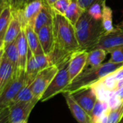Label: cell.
Wrapping results in <instances>:
<instances>
[{"instance_id": "obj_16", "label": "cell", "mask_w": 123, "mask_h": 123, "mask_svg": "<svg viewBox=\"0 0 123 123\" xmlns=\"http://www.w3.org/2000/svg\"><path fill=\"white\" fill-rule=\"evenodd\" d=\"M23 29L22 24L18 16L12 12V20L5 31L4 36V43L7 45L16 41Z\"/></svg>"}, {"instance_id": "obj_32", "label": "cell", "mask_w": 123, "mask_h": 123, "mask_svg": "<svg viewBox=\"0 0 123 123\" xmlns=\"http://www.w3.org/2000/svg\"><path fill=\"white\" fill-rule=\"evenodd\" d=\"M80 7L84 10L85 11L87 10L93 4L96 2H101L104 3L106 2V0H77Z\"/></svg>"}, {"instance_id": "obj_42", "label": "cell", "mask_w": 123, "mask_h": 123, "mask_svg": "<svg viewBox=\"0 0 123 123\" xmlns=\"http://www.w3.org/2000/svg\"><path fill=\"white\" fill-rule=\"evenodd\" d=\"M122 27H123V20H122V23H121V25H120Z\"/></svg>"}, {"instance_id": "obj_3", "label": "cell", "mask_w": 123, "mask_h": 123, "mask_svg": "<svg viewBox=\"0 0 123 123\" xmlns=\"http://www.w3.org/2000/svg\"><path fill=\"white\" fill-rule=\"evenodd\" d=\"M122 65L123 63H114L108 61L107 62L102 63L97 67L86 68L65 88L63 92L73 93L80 89L92 86L103 78L116 71Z\"/></svg>"}, {"instance_id": "obj_36", "label": "cell", "mask_w": 123, "mask_h": 123, "mask_svg": "<svg viewBox=\"0 0 123 123\" xmlns=\"http://www.w3.org/2000/svg\"><path fill=\"white\" fill-rule=\"evenodd\" d=\"M115 92L117 93V94L119 96V98H120V100L123 102V86L119 87Z\"/></svg>"}, {"instance_id": "obj_5", "label": "cell", "mask_w": 123, "mask_h": 123, "mask_svg": "<svg viewBox=\"0 0 123 123\" xmlns=\"http://www.w3.org/2000/svg\"><path fill=\"white\" fill-rule=\"evenodd\" d=\"M27 83L31 84L28 81L25 73H22L14 77L0 94V106L9 107L14 102L20 91Z\"/></svg>"}, {"instance_id": "obj_25", "label": "cell", "mask_w": 123, "mask_h": 123, "mask_svg": "<svg viewBox=\"0 0 123 123\" xmlns=\"http://www.w3.org/2000/svg\"><path fill=\"white\" fill-rule=\"evenodd\" d=\"M34 100L38 101L34 97L33 93V91L31 90V84L27 83L20 91V92L17 95L16 98H15L13 103L20 102V101H21V102H30V101H34Z\"/></svg>"}, {"instance_id": "obj_2", "label": "cell", "mask_w": 123, "mask_h": 123, "mask_svg": "<svg viewBox=\"0 0 123 123\" xmlns=\"http://www.w3.org/2000/svg\"><path fill=\"white\" fill-rule=\"evenodd\" d=\"M75 28L80 50H91L106 33L101 20L94 19L87 10L82 14Z\"/></svg>"}, {"instance_id": "obj_29", "label": "cell", "mask_w": 123, "mask_h": 123, "mask_svg": "<svg viewBox=\"0 0 123 123\" xmlns=\"http://www.w3.org/2000/svg\"><path fill=\"white\" fill-rule=\"evenodd\" d=\"M109 54L111 57L109 61L114 63H123V45L114 49Z\"/></svg>"}, {"instance_id": "obj_19", "label": "cell", "mask_w": 123, "mask_h": 123, "mask_svg": "<svg viewBox=\"0 0 123 123\" xmlns=\"http://www.w3.org/2000/svg\"><path fill=\"white\" fill-rule=\"evenodd\" d=\"M4 56L12 63L13 65L16 75L15 76L20 75L18 73V62H19V56H18V45H17V40L14 42L9 43L7 45H5L4 46ZM25 73V72H24ZM21 74V73H20Z\"/></svg>"}, {"instance_id": "obj_31", "label": "cell", "mask_w": 123, "mask_h": 123, "mask_svg": "<svg viewBox=\"0 0 123 123\" xmlns=\"http://www.w3.org/2000/svg\"><path fill=\"white\" fill-rule=\"evenodd\" d=\"M28 3V0H9V4L12 12H17L23 9Z\"/></svg>"}, {"instance_id": "obj_20", "label": "cell", "mask_w": 123, "mask_h": 123, "mask_svg": "<svg viewBox=\"0 0 123 123\" xmlns=\"http://www.w3.org/2000/svg\"><path fill=\"white\" fill-rule=\"evenodd\" d=\"M107 54L108 52L103 49H93L88 51L86 68H93L99 66L106 59Z\"/></svg>"}, {"instance_id": "obj_10", "label": "cell", "mask_w": 123, "mask_h": 123, "mask_svg": "<svg viewBox=\"0 0 123 123\" xmlns=\"http://www.w3.org/2000/svg\"><path fill=\"white\" fill-rule=\"evenodd\" d=\"M38 101L36 100L30 102H15L9 106L10 123H17L28 120L31 112Z\"/></svg>"}, {"instance_id": "obj_41", "label": "cell", "mask_w": 123, "mask_h": 123, "mask_svg": "<svg viewBox=\"0 0 123 123\" xmlns=\"http://www.w3.org/2000/svg\"><path fill=\"white\" fill-rule=\"evenodd\" d=\"M119 123H123V117L122 118V119H121V121H120V122Z\"/></svg>"}, {"instance_id": "obj_37", "label": "cell", "mask_w": 123, "mask_h": 123, "mask_svg": "<svg viewBox=\"0 0 123 123\" xmlns=\"http://www.w3.org/2000/svg\"><path fill=\"white\" fill-rule=\"evenodd\" d=\"M57 1V0H43V2H44V4L49 7H51Z\"/></svg>"}, {"instance_id": "obj_6", "label": "cell", "mask_w": 123, "mask_h": 123, "mask_svg": "<svg viewBox=\"0 0 123 123\" xmlns=\"http://www.w3.org/2000/svg\"><path fill=\"white\" fill-rule=\"evenodd\" d=\"M58 70L59 68L56 65H51L41 70L31 84V88L34 97L38 101L41 100L43 93L56 75Z\"/></svg>"}, {"instance_id": "obj_4", "label": "cell", "mask_w": 123, "mask_h": 123, "mask_svg": "<svg viewBox=\"0 0 123 123\" xmlns=\"http://www.w3.org/2000/svg\"><path fill=\"white\" fill-rule=\"evenodd\" d=\"M68 62L59 67L56 75L43 93L40 100L41 101L44 102L53 98L58 93H62L65 88L70 83L68 73Z\"/></svg>"}, {"instance_id": "obj_39", "label": "cell", "mask_w": 123, "mask_h": 123, "mask_svg": "<svg viewBox=\"0 0 123 123\" xmlns=\"http://www.w3.org/2000/svg\"><path fill=\"white\" fill-rule=\"evenodd\" d=\"M3 54H4V51H3V52L1 54V55H0V65H1V62H2V56H3Z\"/></svg>"}, {"instance_id": "obj_8", "label": "cell", "mask_w": 123, "mask_h": 123, "mask_svg": "<svg viewBox=\"0 0 123 123\" xmlns=\"http://www.w3.org/2000/svg\"><path fill=\"white\" fill-rule=\"evenodd\" d=\"M43 5V0H33L31 2H29L23 9L12 12L18 16L23 28L26 25L32 26L36 17L39 13Z\"/></svg>"}, {"instance_id": "obj_40", "label": "cell", "mask_w": 123, "mask_h": 123, "mask_svg": "<svg viewBox=\"0 0 123 123\" xmlns=\"http://www.w3.org/2000/svg\"><path fill=\"white\" fill-rule=\"evenodd\" d=\"M17 123H28V120H24V121H21V122H17Z\"/></svg>"}, {"instance_id": "obj_15", "label": "cell", "mask_w": 123, "mask_h": 123, "mask_svg": "<svg viewBox=\"0 0 123 123\" xmlns=\"http://www.w3.org/2000/svg\"><path fill=\"white\" fill-rule=\"evenodd\" d=\"M15 75L16 73L13 65L3 55L0 65V94L13 78L15 77Z\"/></svg>"}, {"instance_id": "obj_34", "label": "cell", "mask_w": 123, "mask_h": 123, "mask_svg": "<svg viewBox=\"0 0 123 123\" xmlns=\"http://www.w3.org/2000/svg\"><path fill=\"white\" fill-rule=\"evenodd\" d=\"M112 75L117 81L123 80V65L118 68L116 71L112 73Z\"/></svg>"}, {"instance_id": "obj_27", "label": "cell", "mask_w": 123, "mask_h": 123, "mask_svg": "<svg viewBox=\"0 0 123 123\" xmlns=\"http://www.w3.org/2000/svg\"><path fill=\"white\" fill-rule=\"evenodd\" d=\"M71 1L72 0H57L50 7L53 11L65 15Z\"/></svg>"}, {"instance_id": "obj_22", "label": "cell", "mask_w": 123, "mask_h": 123, "mask_svg": "<svg viewBox=\"0 0 123 123\" xmlns=\"http://www.w3.org/2000/svg\"><path fill=\"white\" fill-rule=\"evenodd\" d=\"M109 109L108 102L106 101H103L97 99L95 106L91 113V123H98V120L101 115Z\"/></svg>"}, {"instance_id": "obj_13", "label": "cell", "mask_w": 123, "mask_h": 123, "mask_svg": "<svg viewBox=\"0 0 123 123\" xmlns=\"http://www.w3.org/2000/svg\"><path fill=\"white\" fill-rule=\"evenodd\" d=\"M37 34L43 53L49 56L53 51L54 46L53 24L44 25L37 32Z\"/></svg>"}, {"instance_id": "obj_30", "label": "cell", "mask_w": 123, "mask_h": 123, "mask_svg": "<svg viewBox=\"0 0 123 123\" xmlns=\"http://www.w3.org/2000/svg\"><path fill=\"white\" fill-rule=\"evenodd\" d=\"M107 102H108L109 108L111 110L119 107L121 105V104L122 103V101L120 100V98H119V96H117V94L115 91L110 92Z\"/></svg>"}, {"instance_id": "obj_24", "label": "cell", "mask_w": 123, "mask_h": 123, "mask_svg": "<svg viewBox=\"0 0 123 123\" xmlns=\"http://www.w3.org/2000/svg\"><path fill=\"white\" fill-rule=\"evenodd\" d=\"M112 10L108 7L106 3L103 5L102 10V25L106 32H109L114 29L113 26V19H112Z\"/></svg>"}, {"instance_id": "obj_1", "label": "cell", "mask_w": 123, "mask_h": 123, "mask_svg": "<svg viewBox=\"0 0 123 123\" xmlns=\"http://www.w3.org/2000/svg\"><path fill=\"white\" fill-rule=\"evenodd\" d=\"M52 13L54 46L49 57L52 64L59 68L68 62L73 53L80 50V45L75 25L64 15L53 10Z\"/></svg>"}, {"instance_id": "obj_38", "label": "cell", "mask_w": 123, "mask_h": 123, "mask_svg": "<svg viewBox=\"0 0 123 123\" xmlns=\"http://www.w3.org/2000/svg\"><path fill=\"white\" fill-rule=\"evenodd\" d=\"M9 3V0H0V5Z\"/></svg>"}, {"instance_id": "obj_18", "label": "cell", "mask_w": 123, "mask_h": 123, "mask_svg": "<svg viewBox=\"0 0 123 123\" xmlns=\"http://www.w3.org/2000/svg\"><path fill=\"white\" fill-rule=\"evenodd\" d=\"M24 29H25V33L28 47L34 55L44 54L41 48L38 34L34 31L33 27L31 25H26L25 27H24Z\"/></svg>"}, {"instance_id": "obj_7", "label": "cell", "mask_w": 123, "mask_h": 123, "mask_svg": "<svg viewBox=\"0 0 123 123\" xmlns=\"http://www.w3.org/2000/svg\"><path fill=\"white\" fill-rule=\"evenodd\" d=\"M123 45V27L118 25L109 32H106L93 49H103L108 54L115 48ZM91 49V50H92Z\"/></svg>"}, {"instance_id": "obj_26", "label": "cell", "mask_w": 123, "mask_h": 123, "mask_svg": "<svg viewBox=\"0 0 123 123\" xmlns=\"http://www.w3.org/2000/svg\"><path fill=\"white\" fill-rule=\"evenodd\" d=\"M123 117V102L121 105L114 109H110L108 116L107 123H119L122 118Z\"/></svg>"}, {"instance_id": "obj_28", "label": "cell", "mask_w": 123, "mask_h": 123, "mask_svg": "<svg viewBox=\"0 0 123 123\" xmlns=\"http://www.w3.org/2000/svg\"><path fill=\"white\" fill-rule=\"evenodd\" d=\"M106 3V2H104ZM104 3L101 2H96L93 4L88 10V12L96 20H101L102 19V10H103V5Z\"/></svg>"}, {"instance_id": "obj_35", "label": "cell", "mask_w": 123, "mask_h": 123, "mask_svg": "<svg viewBox=\"0 0 123 123\" xmlns=\"http://www.w3.org/2000/svg\"><path fill=\"white\" fill-rule=\"evenodd\" d=\"M4 36H5V34L0 35V55H1V54L4 51V46H5V43H4Z\"/></svg>"}, {"instance_id": "obj_23", "label": "cell", "mask_w": 123, "mask_h": 123, "mask_svg": "<svg viewBox=\"0 0 123 123\" xmlns=\"http://www.w3.org/2000/svg\"><path fill=\"white\" fill-rule=\"evenodd\" d=\"M12 10L10 5H5L0 12V35L5 33V31L12 20Z\"/></svg>"}, {"instance_id": "obj_33", "label": "cell", "mask_w": 123, "mask_h": 123, "mask_svg": "<svg viewBox=\"0 0 123 123\" xmlns=\"http://www.w3.org/2000/svg\"><path fill=\"white\" fill-rule=\"evenodd\" d=\"M0 123H10L9 107L0 106Z\"/></svg>"}, {"instance_id": "obj_11", "label": "cell", "mask_w": 123, "mask_h": 123, "mask_svg": "<svg viewBox=\"0 0 123 123\" xmlns=\"http://www.w3.org/2000/svg\"><path fill=\"white\" fill-rule=\"evenodd\" d=\"M72 95L75 100L90 115L98 99L94 88L89 86L74 92Z\"/></svg>"}, {"instance_id": "obj_43", "label": "cell", "mask_w": 123, "mask_h": 123, "mask_svg": "<svg viewBox=\"0 0 123 123\" xmlns=\"http://www.w3.org/2000/svg\"><path fill=\"white\" fill-rule=\"evenodd\" d=\"M31 1H33V0H28V2H31Z\"/></svg>"}, {"instance_id": "obj_12", "label": "cell", "mask_w": 123, "mask_h": 123, "mask_svg": "<svg viewBox=\"0 0 123 123\" xmlns=\"http://www.w3.org/2000/svg\"><path fill=\"white\" fill-rule=\"evenodd\" d=\"M68 108L78 123H91V118L88 114L82 108V106L75 100L70 92L62 93Z\"/></svg>"}, {"instance_id": "obj_17", "label": "cell", "mask_w": 123, "mask_h": 123, "mask_svg": "<svg viewBox=\"0 0 123 123\" xmlns=\"http://www.w3.org/2000/svg\"><path fill=\"white\" fill-rule=\"evenodd\" d=\"M53 22V13L50 7L44 4L43 7L36 17L32 27L37 33L42 27L46 25L51 24Z\"/></svg>"}, {"instance_id": "obj_14", "label": "cell", "mask_w": 123, "mask_h": 123, "mask_svg": "<svg viewBox=\"0 0 123 123\" xmlns=\"http://www.w3.org/2000/svg\"><path fill=\"white\" fill-rule=\"evenodd\" d=\"M17 45H18V56H19L18 73L20 74L22 73L25 72L28 51H29V47H28L24 28H23L17 39Z\"/></svg>"}, {"instance_id": "obj_21", "label": "cell", "mask_w": 123, "mask_h": 123, "mask_svg": "<svg viewBox=\"0 0 123 123\" xmlns=\"http://www.w3.org/2000/svg\"><path fill=\"white\" fill-rule=\"evenodd\" d=\"M84 11L85 10H83L79 5L77 0H72L65 14V16L71 22L72 24L75 25Z\"/></svg>"}, {"instance_id": "obj_9", "label": "cell", "mask_w": 123, "mask_h": 123, "mask_svg": "<svg viewBox=\"0 0 123 123\" xmlns=\"http://www.w3.org/2000/svg\"><path fill=\"white\" fill-rule=\"evenodd\" d=\"M88 51L78 50L73 53L68 62V73L70 83L87 67Z\"/></svg>"}]
</instances>
